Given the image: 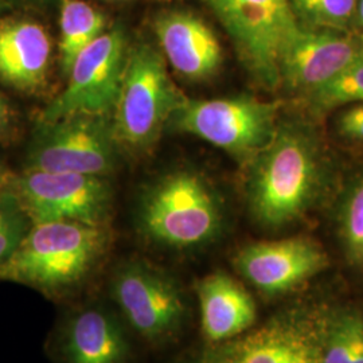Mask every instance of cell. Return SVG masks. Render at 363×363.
<instances>
[{"instance_id": "obj_12", "label": "cell", "mask_w": 363, "mask_h": 363, "mask_svg": "<svg viewBox=\"0 0 363 363\" xmlns=\"http://www.w3.org/2000/svg\"><path fill=\"white\" fill-rule=\"evenodd\" d=\"M328 262L325 249L307 237L249 244L234 259L241 276L267 295L284 294L303 284L323 272Z\"/></svg>"}, {"instance_id": "obj_28", "label": "cell", "mask_w": 363, "mask_h": 363, "mask_svg": "<svg viewBox=\"0 0 363 363\" xmlns=\"http://www.w3.org/2000/svg\"><path fill=\"white\" fill-rule=\"evenodd\" d=\"M6 1V0H3ZM9 1H39V0H9Z\"/></svg>"}, {"instance_id": "obj_15", "label": "cell", "mask_w": 363, "mask_h": 363, "mask_svg": "<svg viewBox=\"0 0 363 363\" xmlns=\"http://www.w3.org/2000/svg\"><path fill=\"white\" fill-rule=\"evenodd\" d=\"M155 31L164 60L182 77L203 81L218 73L223 60L220 40L199 16L164 13L156 21Z\"/></svg>"}, {"instance_id": "obj_22", "label": "cell", "mask_w": 363, "mask_h": 363, "mask_svg": "<svg viewBox=\"0 0 363 363\" xmlns=\"http://www.w3.org/2000/svg\"><path fill=\"white\" fill-rule=\"evenodd\" d=\"M339 233L351 264L363 267V174L351 183L339 214Z\"/></svg>"}, {"instance_id": "obj_8", "label": "cell", "mask_w": 363, "mask_h": 363, "mask_svg": "<svg viewBox=\"0 0 363 363\" xmlns=\"http://www.w3.org/2000/svg\"><path fill=\"white\" fill-rule=\"evenodd\" d=\"M109 292L127 325L150 343H167L184 327L187 303L181 284L147 259H125L117 265Z\"/></svg>"}, {"instance_id": "obj_14", "label": "cell", "mask_w": 363, "mask_h": 363, "mask_svg": "<svg viewBox=\"0 0 363 363\" xmlns=\"http://www.w3.org/2000/svg\"><path fill=\"white\" fill-rule=\"evenodd\" d=\"M58 347L62 363H130L132 352L120 318L97 303L82 306L66 318Z\"/></svg>"}, {"instance_id": "obj_24", "label": "cell", "mask_w": 363, "mask_h": 363, "mask_svg": "<svg viewBox=\"0 0 363 363\" xmlns=\"http://www.w3.org/2000/svg\"><path fill=\"white\" fill-rule=\"evenodd\" d=\"M337 128L340 136L363 142V104L354 105L342 112L337 117Z\"/></svg>"}, {"instance_id": "obj_10", "label": "cell", "mask_w": 363, "mask_h": 363, "mask_svg": "<svg viewBox=\"0 0 363 363\" xmlns=\"http://www.w3.org/2000/svg\"><path fill=\"white\" fill-rule=\"evenodd\" d=\"M128 43L121 28L104 31L79 52L67 84L42 111L38 121L70 115L112 116L127 62Z\"/></svg>"}, {"instance_id": "obj_20", "label": "cell", "mask_w": 363, "mask_h": 363, "mask_svg": "<svg viewBox=\"0 0 363 363\" xmlns=\"http://www.w3.org/2000/svg\"><path fill=\"white\" fill-rule=\"evenodd\" d=\"M307 103L315 115L342 105L363 103V52L331 81L308 93Z\"/></svg>"}, {"instance_id": "obj_4", "label": "cell", "mask_w": 363, "mask_h": 363, "mask_svg": "<svg viewBox=\"0 0 363 363\" xmlns=\"http://www.w3.org/2000/svg\"><path fill=\"white\" fill-rule=\"evenodd\" d=\"M223 211L208 182L190 169H177L144 189L136 205L139 232L154 245L187 250L220 233Z\"/></svg>"}, {"instance_id": "obj_6", "label": "cell", "mask_w": 363, "mask_h": 363, "mask_svg": "<svg viewBox=\"0 0 363 363\" xmlns=\"http://www.w3.org/2000/svg\"><path fill=\"white\" fill-rule=\"evenodd\" d=\"M261 86L280 85V62L301 31L291 0H206Z\"/></svg>"}, {"instance_id": "obj_25", "label": "cell", "mask_w": 363, "mask_h": 363, "mask_svg": "<svg viewBox=\"0 0 363 363\" xmlns=\"http://www.w3.org/2000/svg\"><path fill=\"white\" fill-rule=\"evenodd\" d=\"M13 124V112L10 105L0 96V138H4L6 133L11 128Z\"/></svg>"}, {"instance_id": "obj_2", "label": "cell", "mask_w": 363, "mask_h": 363, "mask_svg": "<svg viewBox=\"0 0 363 363\" xmlns=\"http://www.w3.org/2000/svg\"><path fill=\"white\" fill-rule=\"evenodd\" d=\"M109 241L105 225L74 220L34 223L0 267V280L31 286L50 298L62 296L91 276Z\"/></svg>"}, {"instance_id": "obj_3", "label": "cell", "mask_w": 363, "mask_h": 363, "mask_svg": "<svg viewBox=\"0 0 363 363\" xmlns=\"http://www.w3.org/2000/svg\"><path fill=\"white\" fill-rule=\"evenodd\" d=\"M337 308L320 298L289 304L238 337L210 343L178 363H325Z\"/></svg>"}, {"instance_id": "obj_21", "label": "cell", "mask_w": 363, "mask_h": 363, "mask_svg": "<svg viewBox=\"0 0 363 363\" xmlns=\"http://www.w3.org/2000/svg\"><path fill=\"white\" fill-rule=\"evenodd\" d=\"M358 0H291L301 28L350 33Z\"/></svg>"}, {"instance_id": "obj_18", "label": "cell", "mask_w": 363, "mask_h": 363, "mask_svg": "<svg viewBox=\"0 0 363 363\" xmlns=\"http://www.w3.org/2000/svg\"><path fill=\"white\" fill-rule=\"evenodd\" d=\"M103 13L84 0H62L60 64L67 76L78 54L105 31Z\"/></svg>"}, {"instance_id": "obj_11", "label": "cell", "mask_w": 363, "mask_h": 363, "mask_svg": "<svg viewBox=\"0 0 363 363\" xmlns=\"http://www.w3.org/2000/svg\"><path fill=\"white\" fill-rule=\"evenodd\" d=\"M13 190L33 225L55 220L105 225L113 203L106 177L97 175L26 169Z\"/></svg>"}, {"instance_id": "obj_13", "label": "cell", "mask_w": 363, "mask_h": 363, "mask_svg": "<svg viewBox=\"0 0 363 363\" xmlns=\"http://www.w3.org/2000/svg\"><path fill=\"white\" fill-rule=\"evenodd\" d=\"M363 52V39L334 30L301 28L280 62V85L311 93L331 81Z\"/></svg>"}, {"instance_id": "obj_19", "label": "cell", "mask_w": 363, "mask_h": 363, "mask_svg": "<svg viewBox=\"0 0 363 363\" xmlns=\"http://www.w3.org/2000/svg\"><path fill=\"white\" fill-rule=\"evenodd\" d=\"M325 363H363V313L337 310L325 347Z\"/></svg>"}, {"instance_id": "obj_9", "label": "cell", "mask_w": 363, "mask_h": 363, "mask_svg": "<svg viewBox=\"0 0 363 363\" xmlns=\"http://www.w3.org/2000/svg\"><path fill=\"white\" fill-rule=\"evenodd\" d=\"M112 116L70 115L38 121L27 151V169L106 177L117 166Z\"/></svg>"}, {"instance_id": "obj_17", "label": "cell", "mask_w": 363, "mask_h": 363, "mask_svg": "<svg viewBox=\"0 0 363 363\" xmlns=\"http://www.w3.org/2000/svg\"><path fill=\"white\" fill-rule=\"evenodd\" d=\"M201 310V328L208 343H220L250 330L257 307L244 286L229 273H210L195 286Z\"/></svg>"}, {"instance_id": "obj_27", "label": "cell", "mask_w": 363, "mask_h": 363, "mask_svg": "<svg viewBox=\"0 0 363 363\" xmlns=\"http://www.w3.org/2000/svg\"><path fill=\"white\" fill-rule=\"evenodd\" d=\"M7 177H9V174H7V169H6V166L1 163V160H0V187L6 183L7 181Z\"/></svg>"}, {"instance_id": "obj_7", "label": "cell", "mask_w": 363, "mask_h": 363, "mask_svg": "<svg viewBox=\"0 0 363 363\" xmlns=\"http://www.w3.org/2000/svg\"><path fill=\"white\" fill-rule=\"evenodd\" d=\"M279 105L250 96L190 100L174 112L167 128L196 136L241 162H252L272 140Z\"/></svg>"}, {"instance_id": "obj_5", "label": "cell", "mask_w": 363, "mask_h": 363, "mask_svg": "<svg viewBox=\"0 0 363 363\" xmlns=\"http://www.w3.org/2000/svg\"><path fill=\"white\" fill-rule=\"evenodd\" d=\"M186 99L169 77L162 52L144 42L130 46L112 112L117 142L130 151L148 150Z\"/></svg>"}, {"instance_id": "obj_26", "label": "cell", "mask_w": 363, "mask_h": 363, "mask_svg": "<svg viewBox=\"0 0 363 363\" xmlns=\"http://www.w3.org/2000/svg\"><path fill=\"white\" fill-rule=\"evenodd\" d=\"M354 27H357L363 34V0H358L357 13H355V22Z\"/></svg>"}, {"instance_id": "obj_16", "label": "cell", "mask_w": 363, "mask_h": 363, "mask_svg": "<svg viewBox=\"0 0 363 363\" xmlns=\"http://www.w3.org/2000/svg\"><path fill=\"white\" fill-rule=\"evenodd\" d=\"M52 39L28 19H0V79L13 89H42L52 64Z\"/></svg>"}, {"instance_id": "obj_1", "label": "cell", "mask_w": 363, "mask_h": 363, "mask_svg": "<svg viewBox=\"0 0 363 363\" xmlns=\"http://www.w3.org/2000/svg\"><path fill=\"white\" fill-rule=\"evenodd\" d=\"M325 178V160L315 133L304 124L283 123L252 160L250 213L265 228L286 226L311 208Z\"/></svg>"}, {"instance_id": "obj_23", "label": "cell", "mask_w": 363, "mask_h": 363, "mask_svg": "<svg viewBox=\"0 0 363 363\" xmlns=\"http://www.w3.org/2000/svg\"><path fill=\"white\" fill-rule=\"evenodd\" d=\"M25 208L13 189L0 191V267L10 259L31 228Z\"/></svg>"}]
</instances>
